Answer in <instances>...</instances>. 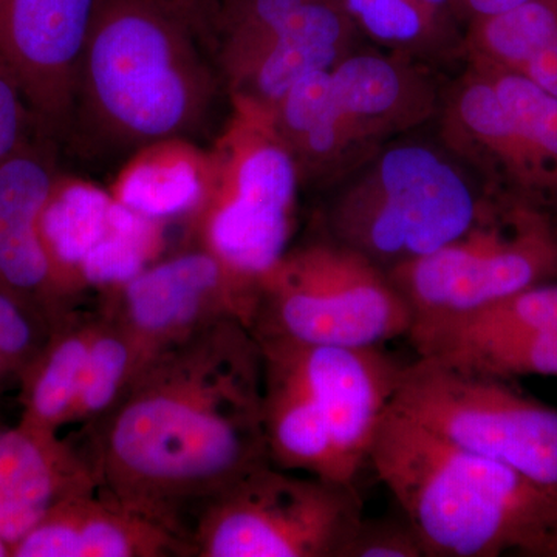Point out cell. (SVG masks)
Returning <instances> with one entry per match:
<instances>
[{"label":"cell","mask_w":557,"mask_h":557,"mask_svg":"<svg viewBox=\"0 0 557 557\" xmlns=\"http://www.w3.org/2000/svg\"><path fill=\"white\" fill-rule=\"evenodd\" d=\"M547 557H557V533L553 537L552 545H549Z\"/></svg>","instance_id":"39"},{"label":"cell","mask_w":557,"mask_h":557,"mask_svg":"<svg viewBox=\"0 0 557 557\" xmlns=\"http://www.w3.org/2000/svg\"><path fill=\"white\" fill-rule=\"evenodd\" d=\"M101 0H0V58L36 123L70 134L81 58Z\"/></svg>","instance_id":"11"},{"label":"cell","mask_w":557,"mask_h":557,"mask_svg":"<svg viewBox=\"0 0 557 557\" xmlns=\"http://www.w3.org/2000/svg\"><path fill=\"white\" fill-rule=\"evenodd\" d=\"M90 493L97 479L83 448L27 424L0 429V539L10 556L58 504Z\"/></svg>","instance_id":"15"},{"label":"cell","mask_w":557,"mask_h":557,"mask_svg":"<svg viewBox=\"0 0 557 557\" xmlns=\"http://www.w3.org/2000/svg\"><path fill=\"white\" fill-rule=\"evenodd\" d=\"M472 65V64H471ZM557 183V98L520 73L479 67Z\"/></svg>","instance_id":"29"},{"label":"cell","mask_w":557,"mask_h":557,"mask_svg":"<svg viewBox=\"0 0 557 557\" xmlns=\"http://www.w3.org/2000/svg\"><path fill=\"white\" fill-rule=\"evenodd\" d=\"M435 361L472 375L508 383L523 376H557V324L465 348Z\"/></svg>","instance_id":"28"},{"label":"cell","mask_w":557,"mask_h":557,"mask_svg":"<svg viewBox=\"0 0 557 557\" xmlns=\"http://www.w3.org/2000/svg\"><path fill=\"white\" fill-rule=\"evenodd\" d=\"M359 33L397 51L437 50L453 35L454 20L421 0H341Z\"/></svg>","instance_id":"27"},{"label":"cell","mask_w":557,"mask_h":557,"mask_svg":"<svg viewBox=\"0 0 557 557\" xmlns=\"http://www.w3.org/2000/svg\"><path fill=\"white\" fill-rule=\"evenodd\" d=\"M557 36V0H528L522 5L468 22L465 46L472 65L519 73Z\"/></svg>","instance_id":"22"},{"label":"cell","mask_w":557,"mask_h":557,"mask_svg":"<svg viewBox=\"0 0 557 557\" xmlns=\"http://www.w3.org/2000/svg\"><path fill=\"white\" fill-rule=\"evenodd\" d=\"M11 375H13V373L10 372V369L0 362V388H2L3 383H5V380L10 379Z\"/></svg>","instance_id":"38"},{"label":"cell","mask_w":557,"mask_h":557,"mask_svg":"<svg viewBox=\"0 0 557 557\" xmlns=\"http://www.w3.org/2000/svg\"><path fill=\"white\" fill-rule=\"evenodd\" d=\"M263 375L259 341L234 318L157 355L86 424L98 496L189 545L209 502L271 465Z\"/></svg>","instance_id":"1"},{"label":"cell","mask_w":557,"mask_h":557,"mask_svg":"<svg viewBox=\"0 0 557 557\" xmlns=\"http://www.w3.org/2000/svg\"><path fill=\"white\" fill-rule=\"evenodd\" d=\"M237 115L201 211L200 248L256 288L289 249L300 170L267 113L237 106Z\"/></svg>","instance_id":"9"},{"label":"cell","mask_w":557,"mask_h":557,"mask_svg":"<svg viewBox=\"0 0 557 557\" xmlns=\"http://www.w3.org/2000/svg\"><path fill=\"white\" fill-rule=\"evenodd\" d=\"M421 2L426 3L432 10L449 17V20L460 17V14H458V0H421Z\"/></svg>","instance_id":"37"},{"label":"cell","mask_w":557,"mask_h":557,"mask_svg":"<svg viewBox=\"0 0 557 557\" xmlns=\"http://www.w3.org/2000/svg\"><path fill=\"white\" fill-rule=\"evenodd\" d=\"M392 406L557 496V410L525 397L508 381L418 357L403 366Z\"/></svg>","instance_id":"8"},{"label":"cell","mask_w":557,"mask_h":557,"mask_svg":"<svg viewBox=\"0 0 557 557\" xmlns=\"http://www.w3.org/2000/svg\"><path fill=\"white\" fill-rule=\"evenodd\" d=\"M95 324L97 314L79 317L72 311L54 325L42 354L21 379L24 383L22 424L57 434L67 424Z\"/></svg>","instance_id":"20"},{"label":"cell","mask_w":557,"mask_h":557,"mask_svg":"<svg viewBox=\"0 0 557 557\" xmlns=\"http://www.w3.org/2000/svg\"><path fill=\"white\" fill-rule=\"evenodd\" d=\"M311 0H220L215 47L230 87L239 83L260 51Z\"/></svg>","instance_id":"26"},{"label":"cell","mask_w":557,"mask_h":557,"mask_svg":"<svg viewBox=\"0 0 557 557\" xmlns=\"http://www.w3.org/2000/svg\"><path fill=\"white\" fill-rule=\"evenodd\" d=\"M265 359L263 426L273 467L355 483L338 456L321 409L284 355L259 343Z\"/></svg>","instance_id":"18"},{"label":"cell","mask_w":557,"mask_h":557,"mask_svg":"<svg viewBox=\"0 0 557 557\" xmlns=\"http://www.w3.org/2000/svg\"><path fill=\"white\" fill-rule=\"evenodd\" d=\"M255 299L256 288L197 248L138 271L102 311L137 344L146 368L157 355L222 319H239L249 327Z\"/></svg>","instance_id":"10"},{"label":"cell","mask_w":557,"mask_h":557,"mask_svg":"<svg viewBox=\"0 0 557 557\" xmlns=\"http://www.w3.org/2000/svg\"><path fill=\"white\" fill-rule=\"evenodd\" d=\"M519 73L557 98V36L534 54Z\"/></svg>","instance_id":"35"},{"label":"cell","mask_w":557,"mask_h":557,"mask_svg":"<svg viewBox=\"0 0 557 557\" xmlns=\"http://www.w3.org/2000/svg\"><path fill=\"white\" fill-rule=\"evenodd\" d=\"M497 197L479 189L446 146L388 143L359 161L336 193L329 239L388 271L463 236Z\"/></svg>","instance_id":"4"},{"label":"cell","mask_w":557,"mask_h":557,"mask_svg":"<svg viewBox=\"0 0 557 557\" xmlns=\"http://www.w3.org/2000/svg\"><path fill=\"white\" fill-rule=\"evenodd\" d=\"M259 343L276 348L298 372L325 418L347 474L357 479L369 463L370 448L394 401L405 364L381 346Z\"/></svg>","instance_id":"12"},{"label":"cell","mask_w":557,"mask_h":557,"mask_svg":"<svg viewBox=\"0 0 557 557\" xmlns=\"http://www.w3.org/2000/svg\"><path fill=\"white\" fill-rule=\"evenodd\" d=\"M369 463L417 531L426 557H547L557 496L454 445L391 406Z\"/></svg>","instance_id":"2"},{"label":"cell","mask_w":557,"mask_h":557,"mask_svg":"<svg viewBox=\"0 0 557 557\" xmlns=\"http://www.w3.org/2000/svg\"><path fill=\"white\" fill-rule=\"evenodd\" d=\"M442 135L458 159L491 178V193L557 215L555 177L498 100L485 73L472 65L443 104Z\"/></svg>","instance_id":"13"},{"label":"cell","mask_w":557,"mask_h":557,"mask_svg":"<svg viewBox=\"0 0 557 557\" xmlns=\"http://www.w3.org/2000/svg\"><path fill=\"white\" fill-rule=\"evenodd\" d=\"M341 557H426V553L401 512L398 518H362Z\"/></svg>","instance_id":"32"},{"label":"cell","mask_w":557,"mask_h":557,"mask_svg":"<svg viewBox=\"0 0 557 557\" xmlns=\"http://www.w3.org/2000/svg\"><path fill=\"white\" fill-rule=\"evenodd\" d=\"M199 40L138 0H101L81 58L72 129L110 152L188 137L215 97Z\"/></svg>","instance_id":"3"},{"label":"cell","mask_w":557,"mask_h":557,"mask_svg":"<svg viewBox=\"0 0 557 557\" xmlns=\"http://www.w3.org/2000/svg\"><path fill=\"white\" fill-rule=\"evenodd\" d=\"M143 369L145 359L137 344L101 310L97 313L94 338L67 424H89L104 416L120 401Z\"/></svg>","instance_id":"23"},{"label":"cell","mask_w":557,"mask_h":557,"mask_svg":"<svg viewBox=\"0 0 557 557\" xmlns=\"http://www.w3.org/2000/svg\"><path fill=\"white\" fill-rule=\"evenodd\" d=\"M54 325L0 289V362L22 379L42 354Z\"/></svg>","instance_id":"31"},{"label":"cell","mask_w":557,"mask_h":557,"mask_svg":"<svg viewBox=\"0 0 557 557\" xmlns=\"http://www.w3.org/2000/svg\"><path fill=\"white\" fill-rule=\"evenodd\" d=\"M332 95L354 157L426 123L438 108L434 84L406 58L357 50L332 69Z\"/></svg>","instance_id":"14"},{"label":"cell","mask_w":557,"mask_h":557,"mask_svg":"<svg viewBox=\"0 0 557 557\" xmlns=\"http://www.w3.org/2000/svg\"><path fill=\"white\" fill-rule=\"evenodd\" d=\"M10 556V547L0 539V557Z\"/></svg>","instance_id":"40"},{"label":"cell","mask_w":557,"mask_h":557,"mask_svg":"<svg viewBox=\"0 0 557 557\" xmlns=\"http://www.w3.org/2000/svg\"><path fill=\"white\" fill-rule=\"evenodd\" d=\"M54 190L49 161L27 145L0 161V218L39 225Z\"/></svg>","instance_id":"30"},{"label":"cell","mask_w":557,"mask_h":557,"mask_svg":"<svg viewBox=\"0 0 557 557\" xmlns=\"http://www.w3.org/2000/svg\"><path fill=\"white\" fill-rule=\"evenodd\" d=\"M525 2L528 0H458V14L460 20L468 22L485 20V17L507 13Z\"/></svg>","instance_id":"36"},{"label":"cell","mask_w":557,"mask_h":557,"mask_svg":"<svg viewBox=\"0 0 557 557\" xmlns=\"http://www.w3.org/2000/svg\"><path fill=\"white\" fill-rule=\"evenodd\" d=\"M413 313L387 271L338 242L288 249L256 287V339L383 346L408 336Z\"/></svg>","instance_id":"5"},{"label":"cell","mask_w":557,"mask_h":557,"mask_svg":"<svg viewBox=\"0 0 557 557\" xmlns=\"http://www.w3.org/2000/svg\"><path fill=\"white\" fill-rule=\"evenodd\" d=\"M358 36L341 0H311L271 36L244 78L231 87L236 106L270 116L299 79L335 69L355 51Z\"/></svg>","instance_id":"16"},{"label":"cell","mask_w":557,"mask_h":557,"mask_svg":"<svg viewBox=\"0 0 557 557\" xmlns=\"http://www.w3.org/2000/svg\"><path fill=\"white\" fill-rule=\"evenodd\" d=\"M555 324L557 281L520 289L463 313L413 322L406 338L418 357L442 359Z\"/></svg>","instance_id":"19"},{"label":"cell","mask_w":557,"mask_h":557,"mask_svg":"<svg viewBox=\"0 0 557 557\" xmlns=\"http://www.w3.org/2000/svg\"><path fill=\"white\" fill-rule=\"evenodd\" d=\"M355 483L267 465L245 475L194 522V557H341L361 522Z\"/></svg>","instance_id":"6"},{"label":"cell","mask_w":557,"mask_h":557,"mask_svg":"<svg viewBox=\"0 0 557 557\" xmlns=\"http://www.w3.org/2000/svg\"><path fill=\"white\" fill-rule=\"evenodd\" d=\"M387 274L409 304L413 322L478 309L557 281V215L498 196L463 236Z\"/></svg>","instance_id":"7"},{"label":"cell","mask_w":557,"mask_h":557,"mask_svg":"<svg viewBox=\"0 0 557 557\" xmlns=\"http://www.w3.org/2000/svg\"><path fill=\"white\" fill-rule=\"evenodd\" d=\"M35 120L20 83L0 58V161L25 145L28 123Z\"/></svg>","instance_id":"33"},{"label":"cell","mask_w":557,"mask_h":557,"mask_svg":"<svg viewBox=\"0 0 557 557\" xmlns=\"http://www.w3.org/2000/svg\"><path fill=\"white\" fill-rule=\"evenodd\" d=\"M205 194L196 161L180 150H166L132 164L120 180L115 200L150 220L197 208Z\"/></svg>","instance_id":"25"},{"label":"cell","mask_w":557,"mask_h":557,"mask_svg":"<svg viewBox=\"0 0 557 557\" xmlns=\"http://www.w3.org/2000/svg\"><path fill=\"white\" fill-rule=\"evenodd\" d=\"M119 209V201L91 186L70 185L54 190L39 230L51 258L65 273L108 239L115 230Z\"/></svg>","instance_id":"24"},{"label":"cell","mask_w":557,"mask_h":557,"mask_svg":"<svg viewBox=\"0 0 557 557\" xmlns=\"http://www.w3.org/2000/svg\"><path fill=\"white\" fill-rule=\"evenodd\" d=\"M186 28L200 44L215 46L220 0H138Z\"/></svg>","instance_id":"34"},{"label":"cell","mask_w":557,"mask_h":557,"mask_svg":"<svg viewBox=\"0 0 557 557\" xmlns=\"http://www.w3.org/2000/svg\"><path fill=\"white\" fill-rule=\"evenodd\" d=\"M72 282L51 258L39 225L0 218V289L51 324L72 313L64 304Z\"/></svg>","instance_id":"21"},{"label":"cell","mask_w":557,"mask_h":557,"mask_svg":"<svg viewBox=\"0 0 557 557\" xmlns=\"http://www.w3.org/2000/svg\"><path fill=\"white\" fill-rule=\"evenodd\" d=\"M11 556L194 557L182 539L97 493L62 500L11 548Z\"/></svg>","instance_id":"17"}]
</instances>
